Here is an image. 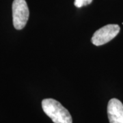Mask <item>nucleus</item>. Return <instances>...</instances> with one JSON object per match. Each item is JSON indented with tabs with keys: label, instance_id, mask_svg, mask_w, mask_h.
I'll list each match as a JSON object with an SVG mask.
<instances>
[{
	"label": "nucleus",
	"instance_id": "obj_5",
	"mask_svg": "<svg viewBox=\"0 0 123 123\" xmlns=\"http://www.w3.org/2000/svg\"><path fill=\"white\" fill-rule=\"evenodd\" d=\"M93 0H75L74 4L77 8H81L83 6L90 4Z\"/></svg>",
	"mask_w": 123,
	"mask_h": 123
},
{
	"label": "nucleus",
	"instance_id": "obj_1",
	"mask_svg": "<svg viewBox=\"0 0 123 123\" xmlns=\"http://www.w3.org/2000/svg\"><path fill=\"white\" fill-rule=\"evenodd\" d=\"M42 107L54 123H73L69 111L56 100L45 98L42 101Z\"/></svg>",
	"mask_w": 123,
	"mask_h": 123
},
{
	"label": "nucleus",
	"instance_id": "obj_2",
	"mask_svg": "<svg viewBox=\"0 0 123 123\" xmlns=\"http://www.w3.org/2000/svg\"><path fill=\"white\" fill-rule=\"evenodd\" d=\"M30 11L25 0H14L12 3V18L15 29L22 30L29 19Z\"/></svg>",
	"mask_w": 123,
	"mask_h": 123
},
{
	"label": "nucleus",
	"instance_id": "obj_3",
	"mask_svg": "<svg viewBox=\"0 0 123 123\" xmlns=\"http://www.w3.org/2000/svg\"><path fill=\"white\" fill-rule=\"evenodd\" d=\"M120 27L117 24H109L97 30L92 36V44L95 46H101L109 43L118 35Z\"/></svg>",
	"mask_w": 123,
	"mask_h": 123
},
{
	"label": "nucleus",
	"instance_id": "obj_4",
	"mask_svg": "<svg viewBox=\"0 0 123 123\" xmlns=\"http://www.w3.org/2000/svg\"><path fill=\"white\" fill-rule=\"evenodd\" d=\"M107 115L110 123H123V104L117 98L110 99L107 105Z\"/></svg>",
	"mask_w": 123,
	"mask_h": 123
}]
</instances>
